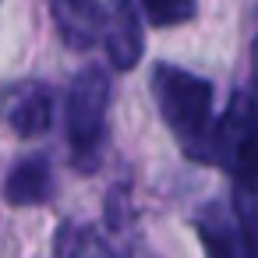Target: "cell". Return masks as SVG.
<instances>
[{
	"label": "cell",
	"instance_id": "3",
	"mask_svg": "<svg viewBox=\"0 0 258 258\" xmlns=\"http://www.w3.org/2000/svg\"><path fill=\"white\" fill-rule=\"evenodd\" d=\"M106 103H110V78L99 68H85L82 75H75L71 89H68V103H64V117H68V142L75 152L78 166H92L99 142H103V127H106Z\"/></svg>",
	"mask_w": 258,
	"mask_h": 258
},
{
	"label": "cell",
	"instance_id": "4",
	"mask_svg": "<svg viewBox=\"0 0 258 258\" xmlns=\"http://www.w3.org/2000/svg\"><path fill=\"white\" fill-rule=\"evenodd\" d=\"M99 39H103L106 57L117 71H131L142 60L145 36H142L135 0H106V8L99 15Z\"/></svg>",
	"mask_w": 258,
	"mask_h": 258
},
{
	"label": "cell",
	"instance_id": "7",
	"mask_svg": "<svg viewBox=\"0 0 258 258\" xmlns=\"http://www.w3.org/2000/svg\"><path fill=\"white\" fill-rule=\"evenodd\" d=\"M53 191V177H50V163L43 156L22 159L8 180H4V198L11 205H43Z\"/></svg>",
	"mask_w": 258,
	"mask_h": 258
},
{
	"label": "cell",
	"instance_id": "2",
	"mask_svg": "<svg viewBox=\"0 0 258 258\" xmlns=\"http://www.w3.org/2000/svg\"><path fill=\"white\" fill-rule=\"evenodd\" d=\"M209 163H219L230 173L240 202L258 195V106L251 96L237 92L226 113L212 124Z\"/></svg>",
	"mask_w": 258,
	"mask_h": 258
},
{
	"label": "cell",
	"instance_id": "5",
	"mask_svg": "<svg viewBox=\"0 0 258 258\" xmlns=\"http://www.w3.org/2000/svg\"><path fill=\"white\" fill-rule=\"evenodd\" d=\"M4 120L11 124L15 135L22 138H36L53 124V99L43 85H15L4 96Z\"/></svg>",
	"mask_w": 258,
	"mask_h": 258
},
{
	"label": "cell",
	"instance_id": "8",
	"mask_svg": "<svg viewBox=\"0 0 258 258\" xmlns=\"http://www.w3.org/2000/svg\"><path fill=\"white\" fill-rule=\"evenodd\" d=\"M57 258H117L92 230L85 226H60L57 240H53Z\"/></svg>",
	"mask_w": 258,
	"mask_h": 258
},
{
	"label": "cell",
	"instance_id": "9",
	"mask_svg": "<svg viewBox=\"0 0 258 258\" xmlns=\"http://www.w3.org/2000/svg\"><path fill=\"white\" fill-rule=\"evenodd\" d=\"M142 11L149 25L170 29V25H184L195 18V0H142Z\"/></svg>",
	"mask_w": 258,
	"mask_h": 258
},
{
	"label": "cell",
	"instance_id": "6",
	"mask_svg": "<svg viewBox=\"0 0 258 258\" xmlns=\"http://www.w3.org/2000/svg\"><path fill=\"white\" fill-rule=\"evenodd\" d=\"M50 15L71 50H89L99 39V0H50Z\"/></svg>",
	"mask_w": 258,
	"mask_h": 258
},
{
	"label": "cell",
	"instance_id": "1",
	"mask_svg": "<svg viewBox=\"0 0 258 258\" xmlns=\"http://www.w3.org/2000/svg\"><path fill=\"white\" fill-rule=\"evenodd\" d=\"M152 96L166 120V127L177 135L184 152L191 159H209L212 145V85L191 71L159 64L152 75Z\"/></svg>",
	"mask_w": 258,
	"mask_h": 258
}]
</instances>
